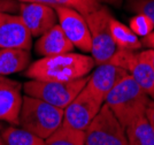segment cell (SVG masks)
Listing matches in <instances>:
<instances>
[{
    "label": "cell",
    "instance_id": "obj_1",
    "mask_svg": "<svg viewBox=\"0 0 154 145\" xmlns=\"http://www.w3.org/2000/svg\"><path fill=\"white\" fill-rule=\"evenodd\" d=\"M96 66L92 57L79 53H64L44 57L32 62L26 70L30 80L46 82H70L89 76Z\"/></svg>",
    "mask_w": 154,
    "mask_h": 145
},
{
    "label": "cell",
    "instance_id": "obj_2",
    "mask_svg": "<svg viewBox=\"0 0 154 145\" xmlns=\"http://www.w3.org/2000/svg\"><path fill=\"white\" fill-rule=\"evenodd\" d=\"M149 100L147 93L128 74L109 91L105 104L125 128L145 115Z\"/></svg>",
    "mask_w": 154,
    "mask_h": 145
},
{
    "label": "cell",
    "instance_id": "obj_3",
    "mask_svg": "<svg viewBox=\"0 0 154 145\" xmlns=\"http://www.w3.org/2000/svg\"><path fill=\"white\" fill-rule=\"evenodd\" d=\"M63 109L30 96H23L20 127L46 139L62 126Z\"/></svg>",
    "mask_w": 154,
    "mask_h": 145
},
{
    "label": "cell",
    "instance_id": "obj_4",
    "mask_svg": "<svg viewBox=\"0 0 154 145\" xmlns=\"http://www.w3.org/2000/svg\"><path fill=\"white\" fill-rule=\"evenodd\" d=\"M88 78L89 76L70 82H46L30 80L23 84V91L26 96L44 100L55 107L64 109L84 89Z\"/></svg>",
    "mask_w": 154,
    "mask_h": 145
},
{
    "label": "cell",
    "instance_id": "obj_5",
    "mask_svg": "<svg viewBox=\"0 0 154 145\" xmlns=\"http://www.w3.org/2000/svg\"><path fill=\"white\" fill-rule=\"evenodd\" d=\"M112 17L113 16L108 9L103 6L85 15L92 39L91 57L93 58L96 66L108 62L117 51L110 32Z\"/></svg>",
    "mask_w": 154,
    "mask_h": 145
},
{
    "label": "cell",
    "instance_id": "obj_6",
    "mask_svg": "<svg viewBox=\"0 0 154 145\" xmlns=\"http://www.w3.org/2000/svg\"><path fill=\"white\" fill-rule=\"evenodd\" d=\"M85 145H129L125 128L106 104L86 128Z\"/></svg>",
    "mask_w": 154,
    "mask_h": 145
},
{
    "label": "cell",
    "instance_id": "obj_7",
    "mask_svg": "<svg viewBox=\"0 0 154 145\" xmlns=\"http://www.w3.org/2000/svg\"><path fill=\"white\" fill-rule=\"evenodd\" d=\"M108 62L128 71L151 99H154V71L144 51L117 50Z\"/></svg>",
    "mask_w": 154,
    "mask_h": 145
},
{
    "label": "cell",
    "instance_id": "obj_8",
    "mask_svg": "<svg viewBox=\"0 0 154 145\" xmlns=\"http://www.w3.org/2000/svg\"><path fill=\"white\" fill-rule=\"evenodd\" d=\"M103 105V104L97 100L84 87L75 99L63 109L62 125L76 130L85 131L99 113Z\"/></svg>",
    "mask_w": 154,
    "mask_h": 145
},
{
    "label": "cell",
    "instance_id": "obj_9",
    "mask_svg": "<svg viewBox=\"0 0 154 145\" xmlns=\"http://www.w3.org/2000/svg\"><path fill=\"white\" fill-rule=\"evenodd\" d=\"M59 25L75 47L85 53H91V39L89 24L83 14L69 7H57Z\"/></svg>",
    "mask_w": 154,
    "mask_h": 145
},
{
    "label": "cell",
    "instance_id": "obj_10",
    "mask_svg": "<svg viewBox=\"0 0 154 145\" xmlns=\"http://www.w3.org/2000/svg\"><path fill=\"white\" fill-rule=\"evenodd\" d=\"M19 13L32 37H40L58 21L55 8L38 2H20Z\"/></svg>",
    "mask_w": 154,
    "mask_h": 145
},
{
    "label": "cell",
    "instance_id": "obj_11",
    "mask_svg": "<svg viewBox=\"0 0 154 145\" xmlns=\"http://www.w3.org/2000/svg\"><path fill=\"white\" fill-rule=\"evenodd\" d=\"M128 75V71L112 62H105L98 65L93 73L89 75L85 89L91 95L105 104V99L109 91L115 87L123 77Z\"/></svg>",
    "mask_w": 154,
    "mask_h": 145
},
{
    "label": "cell",
    "instance_id": "obj_12",
    "mask_svg": "<svg viewBox=\"0 0 154 145\" xmlns=\"http://www.w3.org/2000/svg\"><path fill=\"white\" fill-rule=\"evenodd\" d=\"M32 36L19 15L0 12V49L30 51Z\"/></svg>",
    "mask_w": 154,
    "mask_h": 145
},
{
    "label": "cell",
    "instance_id": "obj_13",
    "mask_svg": "<svg viewBox=\"0 0 154 145\" xmlns=\"http://www.w3.org/2000/svg\"><path fill=\"white\" fill-rule=\"evenodd\" d=\"M21 83L0 76V121L12 126H20V112L22 107Z\"/></svg>",
    "mask_w": 154,
    "mask_h": 145
},
{
    "label": "cell",
    "instance_id": "obj_14",
    "mask_svg": "<svg viewBox=\"0 0 154 145\" xmlns=\"http://www.w3.org/2000/svg\"><path fill=\"white\" fill-rule=\"evenodd\" d=\"M74 44L68 39L59 23L52 27L48 31L43 33L38 38L35 50L42 57H53L72 52Z\"/></svg>",
    "mask_w": 154,
    "mask_h": 145
},
{
    "label": "cell",
    "instance_id": "obj_15",
    "mask_svg": "<svg viewBox=\"0 0 154 145\" xmlns=\"http://www.w3.org/2000/svg\"><path fill=\"white\" fill-rule=\"evenodd\" d=\"M30 53L21 49H0V76H7L26 69Z\"/></svg>",
    "mask_w": 154,
    "mask_h": 145
},
{
    "label": "cell",
    "instance_id": "obj_16",
    "mask_svg": "<svg viewBox=\"0 0 154 145\" xmlns=\"http://www.w3.org/2000/svg\"><path fill=\"white\" fill-rule=\"evenodd\" d=\"M110 32L117 50L138 51L141 49L143 43L138 36L129 27L114 17L110 20Z\"/></svg>",
    "mask_w": 154,
    "mask_h": 145
},
{
    "label": "cell",
    "instance_id": "obj_17",
    "mask_svg": "<svg viewBox=\"0 0 154 145\" xmlns=\"http://www.w3.org/2000/svg\"><path fill=\"white\" fill-rule=\"evenodd\" d=\"M129 145H154V129L143 115L125 127Z\"/></svg>",
    "mask_w": 154,
    "mask_h": 145
},
{
    "label": "cell",
    "instance_id": "obj_18",
    "mask_svg": "<svg viewBox=\"0 0 154 145\" xmlns=\"http://www.w3.org/2000/svg\"><path fill=\"white\" fill-rule=\"evenodd\" d=\"M1 137L6 145H46L45 139L12 125L1 130Z\"/></svg>",
    "mask_w": 154,
    "mask_h": 145
},
{
    "label": "cell",
    "instance_id": "obj_19",
    "mask_svg": "<svg viewBox=\"0 0 154 145\" xmlns=\"http://www.w3.org/2000/svg\"><path fill=\"white\" fill-rule=\"evenodd\" d=\"M46 145H85V131L76 130L62 125L50 137L45 139Z\"/></svg>",
    "mask_w": 154,
    "mask_h": 145
},
{
    "label": "cell",
    "instance_id": "obj_20",
    "mask_svg": "<svg viewBox=\"0 0 154 145\" xmlns=\"http://www.w3.org/2000/svg\"><path fill=\"white\" fill-rule=\"evenodd\" d=\"M20 2H38L53 8L57 7H69L76 9L84 16L97 11L101 6L99 0H17Z\"/></svg>",
    "mask_w": 154,
    "mask_h": 145
},
{
    "label": "cell",
    "instance_id": "obj_21",
    "mask_svg": "<svg viewBox=\"0 0 154 145\" xmlns=\"http://www.w3.org/2000/svg\"><path fill=\"white\" fill-rule=\"evenodd\" d=\"M129 28L137 36L146 37L151 32L154 31V23L145 14H136L129 21Z\"/></svg>",
    "mask_w": 154,
    "mask_h": 145
},
{
    "label": "cell",
    "instance_id": "obj_22",
    "mask_svg": "<svg viewBox=\"0 0 154 145\" xmlns=\"http://www.w3.org/2000/svg\"><path fill=\"white\" fill-rule=\"evenodd\" d=\"M127 6L136 14H145L154 23V0H127Z\"/></svg>",
    "mask_w": 154,
    "mask_h": 145
},
{
    "label": "cell",
    "instance_id": "obj_23",
    "mask_svg": "<svg viewBox=\"0 0 154 145\" xmlns=\"http://www.w3.org/2000/svg\"><path fill=\"white\" fill-rule=\"evenodd\" d=\"M145 116H146L147 121L149 122V125L154 129V99H151L149 102H148L146 111H145Z\"/></svg>",
    "mask_w": 154,
    "mask_h": 145
},
{
    "label": "cell",
    "instance_id": "obj_24",
    "mask_svg": "<svg viewBox=\"0 0 154 145\" xmlns=\"http://www.w3.org/2000/svg\"><path fill=\"white\" fill-rule=\"evenodd\" d=\"M144 44L147 45L149 49H153L154 50V31L151 32L146 37H144Z\"/></svg>",
    "mask_w": 154,
    "mask_h": 145
},
{
    "label": "cell",
    "instance_id": "obj_25",
    "mask_svg": "<svg viewBox=\"0 0 154 145\" xmlns=\"http://www.w3.org/2000/svg\"><path fill=\"white\" fill-rule=\"evenodd\" d=\"M144 53H145L146 58L148 59V61L151 63V66H152L153 71H154V50L153 49H148V50L144 51Z\"/></svg>",
    "mask_w": 154,
    "mask_h": 145
},
{
    "label": "cell",
    "instance_id": "obj_26",
    "mask_svg": "<svg viewBox=\"0 0 154 145\" xmlns=\"http://www.w3.org/2000/svg\"><path fill=\"white\" fill-rule=\"evenodd\" d=\"M100 4L103 2V4H107V5H112V6H120L122 4L123 0H99Z\"/></svg>",
    "mask_w": 154,
    "mask_h": 145
},
{
    "label": "cell",
    "instance_id": "obj_27",
    "mask_svg": "<svg viewBox=\"0 0 154 145\" xmlns=\"http://www.w3.org/2000/svg\"><path fill=\"white\" fill-rule=\"evenodd\" d=\"M0 145H6L5 144V142H4V139H2V137L0 136Z\"/></svg>",
    "mask_w": 154,
    "mask_h": 145
},
{
    "label": "cell",
    "instance_id": "obj_28",
    "mask_svg": "<svg viewBox=\"0 0 154 145\" xmlns=\"http://www.w3.org/2000/svg\"><path fill=\"white\" fill-rule=\"evenodd\" d=\"M2 129H4V128H2V123H1V121H0V131H1Z\"/></svg>",
    "mask_w": 154,
    "mask_h": 145
},
{
    "label": "cell",
    "instance_id": "obj_29",
    "mask_svg": "<svg viewBox=\"0 0 154 145\" xmlns=\"http://www.w3.org/2000/svg\"><path fill=\"white\" fill-rule=\"evenodd\" d=\"M0 12H2V9H1V8H0Z\"/></svg>",
    "mask_w": 154,
    "mask_h": 145
}]
</instances>
